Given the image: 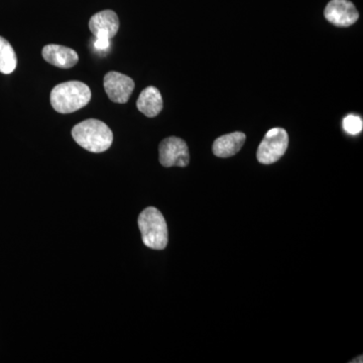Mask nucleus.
<instances>
[{
	"label": "nucleus",
	"mask_w": 363,
	"mask_h": 363,
	"mask_svg": "<svg viewBox=\"0 0 363 363\" xmlns=\"http://www.w3.org/2000/svg\"><path fill=\"white\" fill-rule=\"evenodd\" d=\"M18 65V58L13 48L4 38L0 37V73H13Z\"/></svg>",
	"instance_id": "nucleus-12"
},
{
	"label": "nucleus",
	"mask_w": 363,
	"mask_h": 363,
	"mask_svg": "<svg viewBox=\"0 0 363 363\" xmlns=\"http://www.w3.org/2000/svg\"><path fill=\"white\" fill-rule=\"evenodd\" d=\"M343 130L346 133L350 135H357L362 133L363 128V121L360 116L350 114L343 119Z\"/></svg>",
	"instance_id": "nucleus-13"
},
{
	"label": "nucleus",
	"mask_w": 363,
	"mask_h": 363,
	"mask_svg": "<svg viewBox=\"0 0 363 363\" xmlns=\"http://www.w3.org/2000/svg\"><path fill=\"white\" fill-rule=\"evenodd\" d=\"M288 145V133L284 128H272L267 131L257 149V161L262 164L278 162L285 155Z\"/></svg>",
	"instance_id": "nucleus-4"
},
{
	"label": "nucleus",
	"mask_w": 363,
	"mask_h": 363,
	"mask_svg": "<svg viewBox=\"0 0 363 363\" xmlns=\"http://www.w3.org/2000/svg\"><path fill=\"white\" fill-rule=\"evenodd\" d=\"M159 154L160 162L166 168H171V167L185 168L190 162L187 143L176 136L164 138L160 143Z\"/></svg>",
	"instance_id": "nucleus-5"
},
{
	"label": "nucleus",
	"mask_w": 363,
	"mask_h": 363,
	"mask_svg": "<svg viewBox=\"0 0 363 363\" xmlns=\"http://www.w3.org/2000/svg\"><path fill=\"white\" fill-rule=\"evenodd\" d=\"M92 93L89 86L79 81L61 83L52 90V108L62 114L73 113L89 104Z\"/></svg>",
	"instance_id": "nucleus-1"
},
{
	"label": "nucleus",
	"mask_w": 363,
	"mask_h": 363,
	"mask_svg": "<svg viewBox=\"0 0 363 363\" xmlns=\"http://www.w3.org/2000/svg\"><path fill=\"white\" fill-rule=\"evenodd\" d=\"M43 58L55 67L61 69H70L79 61L77 52L68 47L60 45H47L43 48Z\"/></svg>",
	"instance_id": "nucleus-9"
},
{
	"label": "nucleus",
	"mask_w": 363,
	"mask_h": 363,
	"mask_svg": "<svg viewBox=\"0 0 363 363\" xmlns=\"http://www.w3.org/2000/svg\"><path fill=\"white\" fill-rule=\"evenodd\" d=\"M138 227L143 242L152 250H164L168 245V226L160 210L147 207L138 216Z\"/></svg>",
	"instance_id": "nucleus-3"
},
{
	"label": "nucleus",
	"mask_w": 363,
	"mask_h": 363,
	"mask_svg": "<svg viewBox=\"0 0 363 363\" xmlns=\"http://www.w3.org/2000/svg\"><path fill=\"white\" fill-rule=\"evenodd\" d=\"M136 106L138 111L147 117H156L162 111L164 102L161 92L154 86L145 88L140 93Z\"/></svg>",
	"instance_id": "nucleus-11"
},
{
	"label": "nucleus",
	"mask_w": 363,
	"mask_h": 363,
	"mask_svg": "<svg viewBox=\"0 0 363 363\" xmlns=\"http://www.w3.org/2000/svg\"><path fill=\"white\" fill-rule=\"evenodd\" d=\"M247 135L240 131L228 133L217 138L212 147V152L218 157H230L238 154L245 145Z\"/></svg>",
	"instance_id": "nucleus-10"
},
{
	"label": "nucleus",
	"mask_w": 363,
	"mask_h": 363,
	"mask_svg": "<svg viewBox=\"0 0 363 363\" xmlns=\"http://www.w3.org/2000/svg\"><path fill=\"white\" fill-rule=\"evenodd\" d=\"M95 48L99 51H105L111 45V40L96 39L94 43Z\"/></svg>",
	"instance_id": "nucleus-14"
},
{
	"label": "nucleus",
	"mask_w": 363,
	"mask_h": 363,
	"mask_svg": "<svg viewBox=\"0 0 363 363\" xmlns=\"http://www.w3.org/2000/svg\"><path fill=\"white\" fill-rule=\"evenodd\" d=\"M89 30L96 39L111 40L119 30V18L111 9L95 13L89 21Z\"/></svg>",
	"instance_id": "nucleus-8"
},
{
	"label": "nucleus",
	"mask_w": 363,
	"mask_h": 363,
	"mask_svg": "<svg viewBox=\"0 0 363 363\" xmlns=\"http://www.w3.org/2000/svg\"><path fill=\"white\" fill-rule=\"evenodd\" d=\"M324 16L332 25L340 28L352 26L359 18L357 7L348 0H331L325 9Z\"/></svg>",
	"instance_id": "nucleus-7"
},
{
	"label": "nucleus",
	"mask_w": 363,
	"mask_h": 363,
	"mask_svg": "<svg viewBox=\"0 0 363 363\" xmlns=\"http://www.w3.org/2000/svg\"><path fill=\"white\" fill-rule=\"evenodd\" d=\"M104 85L109 99L121 104H126L130 100L135 89V81L118 72L107 73L104 77Z\"/></svg>",
	"instance_id": "nucleus-6"
},
{
	"label": "nucleus",
	"mask_w": 363,
	"mask_h": 363,
	"mask_svg": "<svg viewBox=\"0 0 363 363\" xmlns=\"http://www.w3.org/2000/svg\"><path fill=\"white\" fill-rule=\"evenodd\" d=\"M72 136L83 149L91 152H104L111 147L113 133L107 124L98 119H87L74 126Z\"/></svg>",
	"instance_id": "nucleus-2"
}]
</instances>
